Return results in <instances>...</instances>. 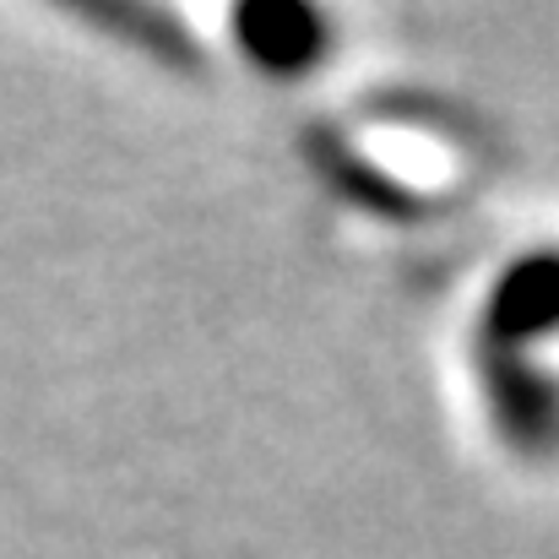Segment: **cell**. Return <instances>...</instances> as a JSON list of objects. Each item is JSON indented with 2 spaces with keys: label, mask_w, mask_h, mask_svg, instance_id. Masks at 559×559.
Segmentation results:
<instances>
[{
  "label": "cell",
  "mask_w": 559,
  "mask_h": 559,
  "mask_svg": "<svg viewBox=\"0 0 559 559\" xmlns=\"http://www.w3.org/2000/svg\"><path fill=\"white\" fill-rule=\"evenodd\" d=\"M500 332L516 343L559 332V250L527 255L511 272V283L500 294Z\"/></svg>",
  "instance_id": "obj_1"
}]
</instances>
